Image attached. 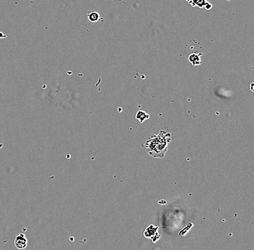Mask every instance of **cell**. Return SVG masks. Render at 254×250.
Returning a JSON list of instances; mask_svg holds the SVG:
<instances>
[{"mask_svg":"<svg viewBox=\"0 0 254 250\" xmlns=\"http://www.w3.org/2000/svg\"><path fill=\"white\" fill-rule=\"evenodd\" d=\"M188 61L193 65H199L201 64V58L196 53H192L190 54L188 58Z\"/></svg>","mask_w":254,"mask_h":250,"instance_id":"obj_2","label":"cell"},{"mask_svg":"<svg viewBox=\"0 0 254 250\" xmlns=\"http://www.w3.org/2000/svg\"><path fill=\"white\" fill-rule=\"evenodd\" d=\"M250 90L251 91H252L253 92H254V82L250 84Z\"/></svg>","mask_w":254,"mask_h":250,"instance_id":"obj_4","label":"cell"},{"mask_svg":"<svg viewBox=\"0 0 254 250\" xmlns=\"http://www.w3.org/2000/svg\"><path fill=\"white\" fill-rule=\"evenodd\" d=\"M88 19L91 23H96L100 19V14L95 11H91L88 13Z\"/></svg>","mask_w":254,"mask_h":250,"instance_id":"obj_3","label":"cell"},{"mask_svg":"<svg viewBox=\"0 0 254 250\" xmlns=\"http://www.w3.org/2000/svg\"><path fill=\"white\" fill-rule=\"evenodd\" d=\"M15 246L19 249H23L26 248L28 245V239L23 233L19 234L15 239Z\"/></svg>","mask_w":254,"mask_h":250,"instance_id":"obj_1","label":"cell"},{"mask_svg":"<svg viewBox=\"0 0 254 250\" xmlns=\"http://www.w3.org/2000/svg\"><path fill=\"white\" fill-rule=\"evenodd\" d=\"M186 2H188V3H190L191 4H192H192H193V2H194V0H185Z\"/></svg>","mask_w":254,"mask_h":250,"instance_id":"obj_5","label":"cell"}]
</instances>
